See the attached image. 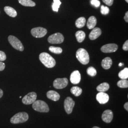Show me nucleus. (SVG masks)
Wrapping results in <instances>:
<instances>
[{
  "label": "nucleus",
  "instance_id": "f257e3e1",
  "mask_svg": "<svg viewBox=\"0 0 128 128\" xmlns=\"http://www.w3.org/2000/svg\"><path fill=\"white\" fill-rule=\"evenodd\" d=\"M39 58L41 63L48 68H52L56 65L55 59L46 52L41 53L39 56Z\"/></svg>",
  "mask_w": 128,
  "mask_h": 128
},
{
  "label": "nucleus",
  "instance_id": "f03ea898",
  "mask_svg": "<svg viewBox=\"0 0 128 128\" xmlns=\"http://www.w3.org/2000/svg\"><path fill=\"white\" fill-rule=\"evenodd\" d=\"M76 58L83 64H87L89 62V55L87 51L84 48H80L76 52Z\"/></svg>",
  "mask_w": 128,
  "mask_h": 128
},
{
  "label": "nucleus",
  "instance_id": "7ed1b4c3",
  "mask_svg": "<svg viewBox=\"0 0 128 128\" xmlns=\"http://www.w3.org/2000/svg\"><path fill=\"white\" fill-rule=\"evenodd\" d=\"M28 119V115L25 112H20L14 115L10 120L12 124H18L27 122Z\"/></svg>",
  "mask_w": 128,
  "mask_h": 128
},
{
  "label": "nucleus",
  "instance_id": "20e7f679",
  "mask_svg": "<svg viewBox=\"0 0 128 128\" xmlns=\"http://www.w3.org/2000/svg\"><path fill=\"white\" fill-rule=\"evenodd\" d=\"M33 109L40 112H48L50 110L48 106L44 101L37 100L35 101L32 104Z\"/></svg>",
  "mask_w": 128,
  "mask_h": 128
},
{
  "label": "nucleus",
  "instance_id": "39448f33",
  "mask_svg": "<svg viewBox=\"0 0 128 128\" xmlns=\"http://www.w3.org/2000/svg\"><path fill=\"white\" fill-rule=\"evenodd\" d=\"M8 41L15 49L20 51H22L24 50V46L22 43L17 38L12 35H10L8 37Z\"/></svg>",
  "mask_w": 128,
  "mask_h": 128
},
{
  "label": "nucleus",
  "instance_id": "423d86ee",
  "mask_svg": "<svg viewBox=\"0 0 128 128\" xmlns=\"http://www.w3.org/2000/svg\"><path fill=\"white\" fill-rule=\"evenodd\" d=\"M48 42L52 44H61L63 42L64 37L60 33H56L50 35L48 38Z\"/></svg>",
  "mask_w": 128,
  "mask_h": 128
},
{
  "label": "nucleus",
  "instance_id": "0eeeda50",
  "mask_svg": "<svg viewBox=\"0 0 128 128\" xmlns=\"http://www.w3.org/2000/svg\"><path fill=\"white\" fill-rule=\"evenodd\" d=\"M68 83V80L66 78H56L53 82V86L58 89H63L66 87Z\"/></svg>",
  "mask_w": 128,
  "mask_h": 128
},
{
  "label": "nucleus",
  "instance_id": "6e6552de",
  "mask_svg": "<svg viewBox=\"0 0 128 128\" xmlns=\"http://www.w3.org/2000/svg\"><path fill=\"white\" fill-rule=\"evenodd\" d=\"M47 33V30L46 28L42 27L33 28L31 30V34L33 37L40 38L44 37Z\"/></svg>",
  "mask_w": 128,
  "mask_h": 128
},
{
  "label": "nucleus",
  "instance_id": "1a4fd4ad",
  "mask_svg": "<svg viewBox=\"0 0 128 128\" xmlns=\"http://www.w3.org/2000/svg\"><path fill=\"white\" fill-rule=\"evenodd\" d=\"M74 104V102L70 97H68L65 99L64 102V108L68 114H69L72 113Z\"/></svg>",
  "mask_w": 128,
  "mask_h": 128
},
{
  "label": "nucleus",
  "instance_id": "9d476101",
  "mask_svg": "<svg viewBox=\"0 0 128 128\" xmlns=\"http://www.w3.org/2000/svg\"><path fill=\"white\" fill-rule=\"evenodd\" d=\"M37 96V94L35 92H29L23 97L22 102L24 104L28 105L32 104L36 100Z\"/></svg>",
  "mask_w": 128,
  "mask_h": 128
},
{
  "label": "nucleus",
  "instance_id": "9b49d317",
  "mask_svg": "<svg viewBox=\"0 0 128 128\" xmlns=\"http://www.w3.org/2000/svg\"><path fill=\"white\" fill-rule=\"evenodd\" d=\"M118 46L114 43L108 44L102 46L101 50L104 53H112L118 50Z\"/></svg>",
  "mask_w": 128,
  "mask_h": 128
},
{
  "label": "nucleus",
  "instance_id": "f8f14e48",
  "mask_svg": "<svg viewBox=\"0 0 128 128\" xmlns=\"http://www.w3.org/2000/svg\"><path fill=\"white\" fill-rule=\"evenodd\" d=\"M96 100L100 104H105L109 100V96L104 92H99L96 95Z\"/></svg>",
  "mask_w": 128,
  "mask_h": 128
},
{
  "label": "nucleus",
  "instance_id": "ddd939ff",
  "mask_svg": "<svg viewBox=\"0 0 128 128\" xmlns=\"http://www.w3.org/2000/svg\"><path fill=\"white\" fill-rule=\"evenodd\" d=\"M114 114L110 110H104L102 114V118L104 122L106 123H110L112 120Z\"/></svg>",
  "mask_w": 128,
  "mask_h": 128
},
{
  "label": "nucleus",
  "instance_id": "4468645a",
  "mask_svg": "<svg viewBox=\"0 0 128 128\" xmlns=\"http://www.w3.org/2000/svg\"><path fill=\"white\" fill-rule=\"evenodd\" d=\"M81 74L78 70H75L73 71L70 75V80L71 82L74 84H79L81 81Z\"/></svg>",
  "mask_w": 128,
  "mask_h": 128
},
{
  "label": "nucleus",
  "instance_id": "2eb2a0df",
  "mask_svg": "<svg viewBox=\"0 0 128 128\" xmlns=\"http://www.w3.org/2000/svg\"><path fill=\"white\" fill-rule=\"evenodd\" d=\"M102 34V30L99 28H94L89 34V38L91 40H95L97 38Z\"/></svg>",
  "mask_w": 128,
  "mask_h": 128
},
{
  "label": "nucleus",
  "instance_id": "dca6fc26",
  "mask_svg": "<svg viewBox=\"0 0 128 128\" xmlns=\"http://www.w3.org/2000/svg\"><path fill=\"white\" fill-rule=\"evenodd\" d=\"M47 97L54 101H58L60 99V95L58 92L55 91H49L46 93Z\"/></svg>",
  "mask_w": 128,
  "mask_h": 128
},
{
  "label": "nucleus",
  "instance_id": "f3484780",
  "mask_svg": "<svg viewBox=\"0 0 128 128\" xmlns=\"http://www.w3.org/2000/svg\"><path fill=\"white\" fill-rule=\"evenodd\" d=\"M112 64V59L109 57H106L102 61V66L104 69H109L111 67Z\"/></svg>",
  "mask_w": 128,
  "mask_h": 128
},
{
  "label": "nucleus",
  "instance_id": "a211bd4d",
  "mask_svg": "<svg viewBox=\"0 0 128 128\" xmlns=\"http://www.w3.org/2000/svg\"><path fill=\"white\" fill-rule=\"evenodd\" d=\"M5 12L10 17L14 18L17 16V13L15 10L10 6H6L4 8Z\"/></svg>",
  "mask_w": 128,
  "mask_h": 128
},
{
  "label": "nucleus",
  "instance_id": "6ab92c4d",
  "mask_svg": "<svg viewBox=\"0 0 128 128\" xmlns=\"http://www.w3.org/2000/svg\"><path fill=\"white\" fill-rule=\"evenodd\" d=\"M97 20L94 16H91L88 18L87 22V27L89 29H92L96 27Z\"/></svg>",
  "mask_w": 128,
  "mask_h": 128
},
{
  "label": "nucleus",
  "instance_id": "aec40b11",
  "mask_svg": "<svg viewBox=\"0 0 128 128\" xmlns=\"http://www.w3.org/2000/svg\"><path fill=\"white\" fill-rule=\"evenodd\" d=\"M109 88L110 86L107 82H103L99 84L96 88V89L99 92H104L108 91Z\"/></svg>",
  "mask_w": 128,
  "mask_h": 128
},
{
  "label": "nucleus",
  "instance_id": "412c9836",
  "mask_svg": "<svg viewBox=\"0 0 128 128\" xmlns=\"http://www.w3.org/2000/svg\"><path fill=\"white\" fill-rule=\"evenodd\" d=\"M76 37L78 42L81 43L86 38V33L82 30H79L76 32Z\"/></svg>",
  "mask_w": 128,
  "mask_h": 128
},
{
  "label": "nucleus",
  "instance_id": "4be33fe9",
  "mask_svg": "<svg viewBox=\"0 0 128 128\" xmlns=\"http://www.w3.org/2000/svg\"><path fill=\"white\" fill-rule=\"evenodd\" d=\"M18 2L24 6L34 7L36 4L32 0H18Z\"/></svg>",
  "mask_w": 128,
  "mask_h": 128
},
{
  "label": "nucleus",
  "instance_id": "5701e85b",
  "mask_svg": "<svg viewBox=\"0 0 128 128\" xmlns=\"http://www.w3.org/2000/svg\"><path fill=\"white\" fill-rule=\"evenodd\" d=\"M86 23V20L84 17H81L76 20V26L78 28H81L84 26Z\"/></svg>",
  "mask_w": 128,
  "mask_h": 128
},
{
  "label": "nucleus",
  "instance_id": "b1692460",
  "mask_svg": "<svg viewBox=\"0 0 128 128\" xmlns=\"http://www.w3.org/2000/svg\"><path fill=\"white\" fill-rule=\"evenodd\" d=\"M70 91L74 96H79L81 94L82 92V89L78 86H73L71 88Z\"/></svg>",
  "mask_w": 128,
  "mask_h": 128
},
{
  "label": "nucleus",
  "instance_id": "393cba45",
  "mask_svg": "<svg viewBox=\"0 0 128 128\" xmlns=\"http://www.w3.org/2000/svg\"><path fill=\"white\" fill-rule=\"evenodd\" d=\"M119 78L122 79H126L128 78V68H125L120 71L118 74Z\"/></svg>",
  "mask_w": 128,
  "mask_h": 128
},
{
  "label": "nucleus",
  "instance_id": "a878e982",
  "mask_svg": "<svg viewBox=\"0 0 128 128\" xmlns=\"http://www.w3.org/2000/svg\"><path fill=\"white\" fill-rule=\"evenodd\" d=\"M61 4V2L60 0H53V3L52 4V8L53 11L58 12V9L60 8V6Z\"/></svg>",
  "mask_w": 128,
  "mask_h": 128
},
{
  "label": "nucleus",
  "instance_id": "bb28decb",
  "mask_svg": "<svg viewBox=\"0 0 128 128\" xmlns=\"http://www.w3.org/2000/svg\"><path fill=\"white\" fill-rule=\"evenodd\" d=\"M49 50L56 54H60L62 53L63 50L60 47H56L54 46H50L49 48Z\"/></svg>",
  "mask_w": 128,
  "mask_h": 128
},
{
  "label": "nucleus",
  "instance_id": "cd10ccee",
  "mask_svg": "<svg viewBox=\"0 0 128 128\" xmlns=\"http://www.w3.org/2000/svg\"><path fill=\"white\" fill-rule=\"evenodd\" d=\"M118 86L122 88L128 87V81L126 79H122L117 82Z\"/></svg>",
  "mask_w": 128,
  "mask_h": 128
},
{
  "label": "nucleus",
  "instance_id": "c85d7f7f",
  "mask_svg": "<svg viewBox=\"0 0 128 128\" xmlns=\"http://www.w3.org/2000/svg\"><path fill=\"white\" fill-rule=\"evenodd\" d=\"M87 73L88 75L91 76H94L97 74V71L96 69L94 67L90 66L87 68Z\"/></svg>",
  "mask_w": 128,
  "mask_h": 128
},
{
  "label": "nucleus",
  "instance_id": "c756f323",
  "mask_svg": "<svg viewBox=\"0 0 128 128\" xmlns=\"http://www.w3.org/2000/svg\"><path fill=\"white\" fill-rule=\"evenodd\" d=\"M110 9L104 5H102L101 7V12L102 15H107L109 13Z\"/></svg>",
  "mask_w": 128,
  "mask_h": 128
},
{
  "label": "nucleus",
  "instance_id": "7c9ffc66",
  "mask_svg": "<svg viewBox=\"0 0 128 128\" xmlns=\"http://www.w3.org/2000/svg\"><path fill=\"white\" fill-rule=\"evenodd\" d=\"M91 4L95 7L98 8L100 5V2L99 0H91Z\"/></svg>",
  "mask_w": 128,
  "mask_h": 128
},
{
  "label": "nucleus",
  "instance_id": "2f4dec72",
  "mask_svg": "<svg viewBox=\"0 0 128 128\" xmlns=\"http://www.w3.org/2000/svg\"><path fill=\"white\" fill-rule=\"evenodd\" d=\"M6 59V55L4 52L0 51V61H4Z\"/></svg>",
  "mask_w": 128,
  "mask_h": 128
},
{
  "label": "nucleus",
  "instance_id": "473e14b6",
  "mask_svg": "<svg viewBox=\"0 0 128 128\" xmlns=\"http://www.w3.org/2000/svg\"><path fill=\"white\" fill-rule=\"evenodd\" d=\"M105 4L110 6L113 4L114 0H102Z\"/></svg>",
  "mask_w": 128,
  "mask_h": 128
},
{
  "label": "nucleus",
  "instance_id": "72a5a7b5",
  "mask_svg": "<svg viewBox=\"0 0 128 128\" xmlns=\"http://www.w3.org/2000/svg\"><path fill=\"white\" fill-rule=\"evenodd\" d=\"M122 49L124 51L128 50V40H126L124 43V45L122 46Z\"/></svg>",
  "mask_w": 128,
  "mask_h": 128
},
{
  "label": "nucleus",
  "instance_id": "f704fd0d",
  "mask_svg": "<svg viewBox=\"0 0 128 128\" xmlns=\"http://www.w3.org/2000/svg\"><path fill=\"white\" fill-rule=\"evenodd\" d=\"M5 68V65L4 63L0 61V71H3L4 69Z\"/></svg>",
  "mask_w": 128,
  "mask_h": 128
},
{
  "label": "nucleus",
  "instance_id": "c9c22d12",
  "mask_svg": "<svg viewBox=\"0 0 128 128\" xmlns=\"http://www.w3.org/2000/svg\"><path fill=\"white\" fill-rule=\"evenodd\" d=\"M124 20H125V22H128V12H126V14H125V16H124Z\"/></svg>",
  "mask_w": 128,
  "mask_h": 128
},
{
  "label": "nucleus",
  "instance_id": "e433bc0d",
  "mask_svg": "<svg viewBox=\"0 0 128 128\" xmlns=\"http://www.w3.org/2000/svg\"><path fill=\"white\" fill-rule=\"evenodd\" d=\"M124 108H125V109L127 111H128V102H126L125 104H124Z\"/></svg>",
  "mask_w": 128,
  "mask_h": 128
},
{
  "label": "nucleus",
  "instance_id": "4c0bfd02",
  "mask_svg": "<svg viewBox=\"0 0 128 128\" xmlns=\"http://www.w3.org/2000/svg\"><path fill=\"white\" fill-rule=\"evenodd\" d=\"M3 94H4L3 91L1 89H0V98L2 97V96H3Z\"/></svg>",
  "mask_w": 128,
  "mask_h": 128
},
{
  "label": "nucleus",
  "instance_id": "58836bf2",
  "mask_svg": "<svg viewBox=\"0 0 128 128\" xmlns=\"http://www.w3.org/2000/svg\"><path fill=\"white\" fill-rule=\"evenodd\" d=\"M122 65H124V64H122V63H120L119 64V66H122Z\"/></svg>",
  "mask_w": 128,
  "mask_h": 128
},
{
  "label": "nucleus",
  "instance_id": "ea45409f",
  "mask_svg": "<svg viewBox=\"0 0 128 128\" xmlns=\"http://www.w3.org/2000/svg\"><path fill=\"white\" fill-rule=\"evenodd\" d=\"M92 128H99V127H97V126H94V127H92Z\"/></svg>",
  "mask_w": 128,
  "mask_h": 128
},
{
  "label": "nucleus",
  "instance_id": "a19ab883",
  "mask_svg": "<svg viewBox=\"0 0 128 128\" xmlns=\"http://www.w3.org/2000/svg\"><path fill=\"white\" fill-rule=\"evenodd\" d=\"M126 0V2H127V3H128V0Z\"/></svg>",
  "mask_w": 128,
  "mask_h": 128
}]
</instances>
